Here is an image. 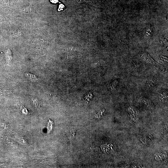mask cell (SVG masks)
<instances>
[{
  "label": "cell",
  "mask_w": 168,
  "mask_h": 168,
  "mask_svg": "<svg viewBox=\"0 0 168 168\" xmlns=\"http://www.w3.org/2000/svg\"><path fill=\"white\" fill-rule=\"evenodd\" d=\"M118 81L116 80L114 81L113 83V85L112 86V87H111L112 89H113L116 87V86L118 85Z\"/></svg>",
  "instance_id": "obj_5"
},
{
  "label": "cell",
  "mask_w": 168,
  "mask_h": 168,
  "mask_svg": "<svg viewBox=\"0 0 168 168\" xmlns=\"http://www.w3.org/2000/svg\"><path fill=\"white\" fill-rule=\"evenodd\" d=\"M142 56L145 60L154 66L157 69L163 71H165V69L163 66L156 62L148 54H144L142 55Z\"/></svg>",
  "instance_id": "obj_1"
},
{
  "label": "cell",
  "mask_w": 168,
  "mask_h": 168,
  "mask_svg": "<svg viewBox=\"0 0 168 168\" xmlns=\"http://www.w3.org/2000/svg\"><path fill=\"white\" fill-rule=\"evenodd\" d=\"M52 2L53 3H56L58 2V0H52Z\"/></svg>",
  "instance_id": "obj_6"
},
{
  "label": "cell",
  "mask_w": 168,
  "mask_h": 168,
  "mask_svg": "<svg viewBox=\"0 0 168 168\" xmlns=\"http://www.w3.org/2000/svg\"><path fill=\"white\" fill-rule=\"evenodd\" d=\"M160 60L161 61H163V62H164L166 63H168V58L167 57H163V56H161L159 58Z\"/></svg>",
  "instance_id": "obj_4"
},
{
  "label": "cell",
  "mask_w": 168,
  "mask_h": 168,
  "mask_svg": "<svg viewBox=\"0 0 168 168\" xmlns=\"http://www.w3.org/2000/svg\"><path fill=\"white\" fill-rule=\"evenodd\" d=\"M27 75L29 77V78L31 80H36L37 79L36 77L34 75L28 73Z\"/></svg>",
  "instance_id": "obj_3"
},
{
  "label": "cell",
  "mask_w": 168,
  "mask_h": 168,
  "mask_svg": "<svg viewBox=\"0 0 168 168\" xmlns=\"http://www.w3.org/2000/svg\"><path fill=\"white\" fill-rule=\"evenodd\" d=\"M49 121L47 127V130L48 134H50L53 130L54 124L52 120H50L49 119Z\"/></svg>",
  "instance_id": "obj_2"
}]
</instances>
